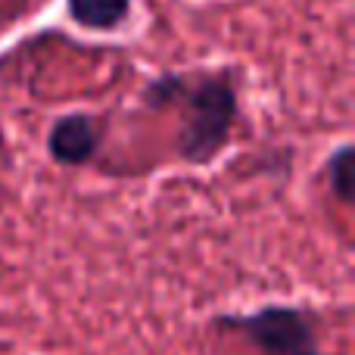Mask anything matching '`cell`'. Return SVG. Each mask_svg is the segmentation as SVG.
Wrapping results in <instances>:
<instances>
[{"label":"cell","mask_w":355,"mask_h":355,"mask_svg":"<svg viewBox=\"0 0 355 355\" xmlns=\"http://www.w3.org/2000/svg\"><path fill=\"white\" fill-rule=\"evenodd\" d=\"M147 106H178L184 128L178 137V156L187 166H212L231 144L240 116V78L234 69H212L200 75L166 72L144 85Z\"/></svg>","instance_id":"6da1fadb"},{"label":"cell","mask_w":355,"mask_h":355,"mask_svg":"<svg viewBox=\"0 0 355 355\" xmlns=\"http://www.w3.org/2000/svg\"><path fill=\"white\" fill-rule=\"evenodd\" d=\"M215 327L243 337L259 355H324L318 315L309 306L268 302L243 315H218Z\"/></svg>","instance_id":"7a4b0ae2"},{"label":"cell","mask_w":355,"mask_h":355,"mask_svg":"<svg viewBox=\"0 0 355 355\" xmlns=\"http://www.w3.org/2000/svg\"><path fill=\"white\" fill-rule=\"evenodd\" d=\"M103 144V122L91 112H66L47 131V156L62 168H81Z\"/></svg>","instance_id":"3957f363"},{"label":"cell","mask_w":355,"mask_h":355,"mask_svg":"<svg viewBox=\"0 0 355 355\" xmlns=\"http://www.w3.org/2000/svg\"><path fill=\"white\" fill-rule=\"evenodd\" d=\"M135 0H66V12L78 28L94 35L119 31L131 19Z\"/></svg>","instance_id":"277c9868"},{"label":"cell","mask_w":355,"mask_h":355,"mask_svg":"<svg viewBox=\"0 0 355 355\" xmlns=\"http://www.w3.org/2000/svg\"><path fill=\"white\" fill-rule=\"evenodd\" d=\"M324 184L343 206L352 202V144H340L324 162Z\"/></svg>","instance_id":"5b68a950"}]
</instances>
